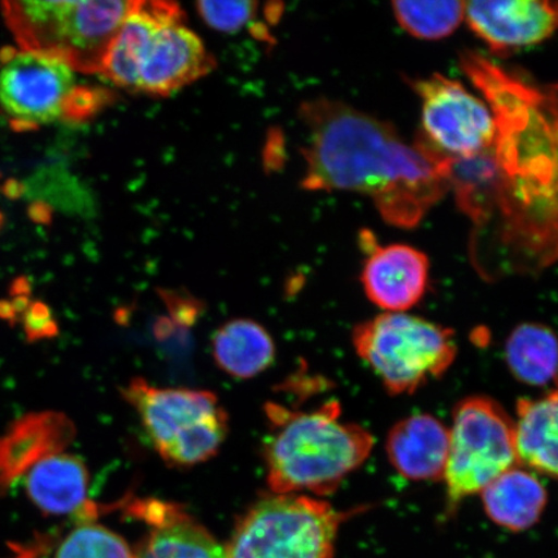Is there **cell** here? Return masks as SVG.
<instances>
[{
    "mask_svg": "<svg viewBox=\"0 0 558 558\" xmlns=\"http://www.w3.org/2000/svg\"><path fill=\"white\" fill-rule=\"evenodd\" d=\"M459 64L495 122L484 150L450 158L473 268L485 281L558 268V83L472 50L460 52Z\"/></svg>",
    "mask_w": 558,
    "mask_h": 558,
    "instance_id": "cell-1",
    "label": "cell"
},
{
    "mask_svg": "<svg viewBox=\"0 0 558 558\" xmlns=\"http://www.w3.org/2000/svg\"><path fill=\"white\" fill-rule=\"evenodd\" d=\"M300 120L306 191L364 194L400 229L421 225L450 192V157L423 135L410 143L395 125L327 97L302 104Z\"/></svg>",
    "mask_w": 558,
    "mask_h": 558,
    "instance_id": "cell-2",
    "label": "cell"
},
{
    "mask_svg": "<svg viewBox=\"0 0 558 558\" xmlns=\"http://www.w3.org/2000/svg\"><path fill=\"white\" fill-rule=\"evenodd\" d=\"M271 435L264 445L270 493H311L326 497L364 464L374 437L359 424L341 418V407L329 401L310 413L269 403Z\"/></svg>",
    "mask_w": 558,
    "mask_h": 558,
    "instance_id": "cell-3",
    "label": "cell"
},
{
    "mask_svg": "<svg viewBox=\"0 0 558 558\" xmlns=\"http://www.w3.org/2000/svg\"><path fill=\"white\" fill-rule=\"evenodd\" d=\"M134 2H4L5 24L21 50L51 56L74 72L100 74L105 56Z\"/></svg>",
    "mask_w": 558,
    "mask_h": 558,
    "instance_id": "cell-4",
    "label": "cell"
},
{
    "mask_svg": "<svg viewBox=\"0 0 558 558\" xmlns=\"http://www.w3.org/2000/svg\"><path fill=\"white\" fill-rule=\"evenodd\" d=\"M122 393L167 465L191 469L208 462L227 439V411L208 390L160 388L135 378Z\"/></svg>",
    "mask_w": 558,
    "mask_h": 558,
    "instance_id": "cell-5",
    "label": "cell"
},
{
    "mask_svg": "<svg viewBox=\"0 0 558 558\" xmlns=\"http://www.w3.org/2000/svg\"><path fill=\"white\" fill-rule=\"evenodd\" d=\"M355 353L395 396L441 378L457 359L452 330L409 313H381L354 327Z\"/></svg>",
    "mask_w": 558,
    "mask_h": 558,
    "instance_id": "cell-6",
    "label": "cell"
},
{
    "mask_svg": "<svg viewBox=\"0 0 558 558\" xmlns=\"http://www.w3.org/2000/svg\"><path fill=\"white\" fill-rule=\"evenodd\" d=\"M344 514L303 494L269 493L241 515L227 558H332Z\"/></svg>",
    "mask_w": 558,
    "mask_h": 558,
    "instance_id": "cell-7",
    "label": "cell"
},
{
    "mask_svg": "<svg viewBox=\"0 0 558 558\" xmlns=\"http://www.w3.org/2000/svg\"><path fill=\"white\" fill-rule=\"evenodd\" d=\"M445 471L449 508L483 493L500 474L520 465L514 421L497 401L471 396L460 401L449 427Z\"/></svg>",
    "mask_w": 558,
    "mask_h": 558,
    "instance_id": "cell-8",
    "label": "cell"
},
{
    "mask_svg": "<svg viewBox=\"0 0 558 558\" xmlns=\"http://www.w3.org/2000/svg\"><path fill=\"white\" fill-rule=\"evenodd\" d=\"M0 107L13 125L34 130L68 117L80 87L65 62L21 48L0 54Z\"/></svg>",
    "mask_w": 558,
    "mask_h": 558,
    "instance_id": "cell-9",
    "label": "cell"
},
{
    "mask_svg": "<svg viewBox=\"0 0 558 558\" xmlns=\"http://www.w3.org/2000/svg\"><path fill=\"white\" fill-rule=\"evenodd\" d=\"M408 82L421 99L422 135L434 148L463 159L490 145L495 132L492 110L462 83L438 73Z\"/></svg>",
    "mask_w": 558,
    "mask_h": 558,
    "instance_id": "cell-10",
    "label": "cell"
},
{
    "mask_svg": "<svg viewBox=\"0 0 558 558\" xmlns=\"http://www.w3.org/2000/svg\"><path fill=\"white\" fill-rule=\"evenodd\" d=\"M184 20V12L166 19L151 34L140 61L136 94L169 96L213 72L214 56Z\"/></svg>",
    "mask_w": 558,
    "mask_h": 558,
    "instance_id": "cell-11",
    "label": "cell"
},
{
    "mask_svg": "<svg viewBox=\"0 0 558 558\" xmlns=\"http://www.w3.org/2000/svg\"><path fill=\"white\" fill-rule=\"evenodd\" d=\"M361 242L367 254L361 282L369 302L383 313H408L421 303L429 283L427 255L409 244L380 246L367 230Z\"/></svg>",
    "mask_w": 558,
    "mask_h": 558,
    "instance_id": "cell-12",
    "label": "cell"
},
{
    "mask_svg": "<svg viewBox=\"0 0 558 558\" xmlns=\"http://www.w3.org/2000/svg\"><path fill=\"white\" fill-rule=\"evenodd\" d=\"M465 20L488 50L507 56L558 32V2L476 0L465 2Z\"/></svg>",
    "mask_w": 558,
    "mask_h": 558,
    "instance_id": "cell-13",
    "label": "cell"
},
{
    "mask_svg": "<svg viewBox=\"0 0 558 558\" xmlns=\"http://www.w3.org/2000/svg\"><path fill=\"white\" fill-rule=\"evenodd\" d=\"M130 509L150 527L135 549V558H227L219 542L183 508L146 499Z\"/></svg>",
    "mask_w": 558,
    "mask_h": 558,
    "instance_id": "cell-14",
    "label": "cell"
},
{
    "mask_svg": "<svg viewBox=\"0 0 558 558\" xmlns=\"http://www.w3.org/2000/svg\"><path fill=\"white\" fill-rule=\"evenodd\" d=\"M89 474L78 457L65 452L48 456L26 472L25 488L32 504L45 514L75 515L94 521L97 507L88 500Z\"/></svg>",
    "mask_w": 558,
    "mask_h": 558,
    "instance_id": "cell-15",
    "label": "cell"
},
{
    "mask_svg": "<svg viewBox=\"0 0 558 558\" xmlns=\"http://www.w3.org/2000/svg\"><path fill=\"white\" fill-rule=\"evenodd\" d=\"M449 427L434 415L414 414L390 429L387 456L402 477L413 481L444 480L449 458Z\"/></svg>",
    "mask_w": 558,
    "mask_h": 558,
    "instance_id": "cell-16",
    "label": "cell"
},
{
    "mask_svg": "<svg viewBox=\"0 0 558 558\" xmlns=\"http://www.w3.org/2000/svg\"><path fill=\"white\" fill-rule=\"evenodd\" d=\"M73 424L59 414L33 415L13 425L0 438V490L39 460L64 450L73 438Z\"/></svg>",
    "mask_w": 558,
    "mask_h": 558,
    "instance_id": "cell-17",
    "label": "cell"
},
{
    "mask_svg": "<svg viewBox=\"0 0 558 558\" xmlns=\"http://www.w3.org/2000/svg\"><path fill=\"white\" fill-rule=\"evenodd\" d=\"M183 13L172 2H134L105 56L100 75L111 85L136 94L140 61L151 34L163 20Z\"/></svg>",
    "mask_w": 558,
    "mask_h": 558,
    "instance_id": "cell-18",
    "label": "cell"
},
{
    "mask_svg": "<svg viewBox=\"0 0 558 558\" xmlns=\"http://www.w3.org/2000/svg\"><path fill=\"white\" fill-rule=\"evenodd\" d=\"M513 421L520 465L558 480V388L520 400Z\"/></svg>",
    "mask_w": 558,
    "mask_h": 558,
    "instance_id": "cell-19",
    "label": "cell"
},
{
    "mask_svg": "<svg viewBox=\"0 0 558 558\" xmlns=\"http://www.w3.org/2000/svg\"><path fill=\"white\" fill-rule=\"evenodd\" d=\"M480 495L487 518L512 532L534 526L548 500L539 478L521 465L500 474Z\"/></svg>",
    "mask_w": 558,
    "mask_h": 558,
    "instance_id": "cell-20",
    "label": "cell"
},
{
    "mask_svg": "<svg viewBox=\"0 0 558 558\" xmlns=\"http://www.w3.org/2000/svg\"><path fill=\"white\" fill-rule=\"evenodd\" d=\"M216 364L233 378L251 379L274 364V339L255 320L234 319L222 325L213 339Z\"/></svg>",
    "mask_w": 558,
    "mask_h": 558,
    "instance_id": "cell-21",
    "label": "cell"
},
{
    "mask_svg": "<svg viewBox=\"0 0 558 558\" xmlns=\"http://www.w3.org/2000/svg\"><path fill=\"white\" fill-rule=\"evenodd\" d=\"M506 362L514 378L544 387L558 379V338L541 324H522L509 335Z\"/></svg>",
    "mask_w": 558,
    "mask_h": 558,
    "instance_id": "cell-22",
    "label": "cell"
},
{
    "mask_svg": "<svg viewBox=\"0 0 558 558\" xmlns=\"http://www.w3.org/2000/svg\"><path fill=\"white\" fill-rule=\"evenodd\" d=\"M40 544L41 558H135L121 535L95 521L80 522L54 548L50 538H40Z\"/></svg>",
    "mask_w": 558,
    "mask_h": 558,
    "instance_id": "cell-23",
    "label": "cell"
},
{
    "mask_svg": "<svg viewBox=\"0 0 558 558\" xmlns=\"http://www.w3.org/2000/svg\"><path fill=\"white\" fill-rule=\"evenodd\" d=\"M393 15L402 29L416 39L449 37L465 19V2H393Z\"/></svg>",
    "mask_w": 558,
    "mask_h": 558,
    "instance_id": "cell-24",
    "label": "cell"
},
{
    "mask_svg": "<svg viewBox=\"0 0 558 558\" xmlns=\"http://www.w3.org/2000/svg\"><path fill=\"white\" fill-rule=\"evenodd\" d=\"M259 4L255 2H199L202 20L220 33L234 34L247 27L256 19Z\"/></svg>",
    "mask_w": 558,
    "mask_h": 558,
    "instance_id": "cell-25",
    "label": "cell"
},
{
    "mask_svg": "<svg viewBox=\"0 0 558 558\" xmlns=\"http://www.w3.org/2000/svg\"><path fill=\"white\" fill-rule=\"evenodd\" d=\"M2 221H3L2 214H0V226H2Z\"/></svg>",
    "mask_w": 558,
    "mask_h": 558,
    "instance_id": "cell-26",
    "label": "cell"
}]
</instances>
